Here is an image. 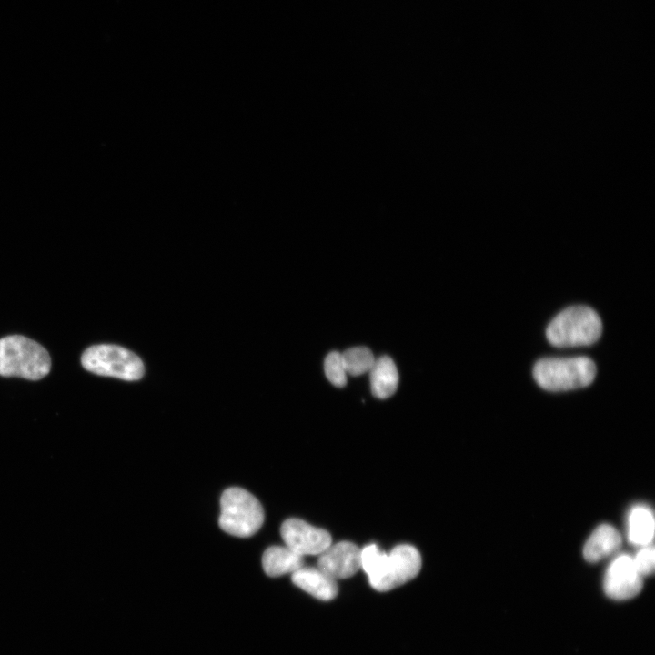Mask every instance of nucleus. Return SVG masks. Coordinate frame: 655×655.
<instances>
[{"mask_svg": "<svg viewBox=\"0 0 655 655\" xmlns=\"http://www.w3.org/2000/svg\"><path fill=\"white\" fill-rule=\"evenodd\" d=\"M361 569L370 586L378 591H388L413 579L421 569L418 550L408 544L394 547L389 553L381 551L376 544L360 550Z\"/></svg>", "mask_w": 655, "mask_h": 655, "instance_id": "obj_1", "label": "nucleus"}, {"mask_svg": "<svg viewBox=\"0 0 655 655\" xmlns=\"http://www.w3.org/2000/svg\"><path fill=\"white\" fill-rule=\"evenodd\" d=\"M51 368V358L39 343L20 335L0 339V375L38 380Z\"/></svg>", "mask_w": 655, "mask_h": 655, "instance_id": "obj_2", "label": "nucleus"}, {"mask_svg": "<svg viewBox=\"0 0 655 655\" xmlns=\"http://www.w3.org/2000/svg\"><path fill=\"white\" fill-rule=\"evenodd\" d=\"M602 331L599 315L586 306H574L558 314L549 324L546 336L557 348H569L594 343Z\"/></svg>", "mask_w": 655, "mask_h": 655, "instance_id": "obj_3", "label": "nucleus"}, {"mask_svg": "<svg viewBox=\"0 0 655 655\" xmlns=\"http://www.w3.org/2000/svg\"><path fill=\"white\" fill-rule=\"evenodd\" d=\"M264 522V510L257 498L244 489H227L220 499L219 526L227 533L247 538Z\"/></svg>", "mask_w": 655, "mask_h": 655, "instance_id": "obj_4", "label": "nucleus"}, {"mask_svg": "<svg viewBox=\"0 0 655 655\" xmlns=\"http://www.w3.org/2000/svg\"><path fill=\"white\" fill-rule=\"evenodd\" d=\"M533 376L546 390L565 391L590 385L596 376V366L586 357L543 358L535 364Z\"/></svg>", "mask_w": 655, "mask_h": 655, "instance_id": "obj_5", "label": "nucleus"}, {"mask_svg": "<svg viewBox=\"0 0 655 655\" xmlns=\"http://www.w3.org/2000/svg\"><path fill=\"white\" fill-rule=\"evenodd\" d=\"M81 363L94 374L128 381L140 379L145 371L142 360L136 354L116 345L101 344L86 348Z\"/></svg>", "mask_w": 655, "mask_h": 655, "instance_id": "obj_6", "label": "nucleus"}, {"mask_svg": "<svg viewBox=\"0 0 655 655\" xmlns=\"http://www.w3.org/2000/svg\"><path fill=\"white\" fill-rule=\"evenodd\" d=\"M285 545L296 553L320 555L331 544L330 534L323 529L314 527L299 519H288L280 528Z\"/></svg>", "mask_w": 655, "mask_h": 655, "instance_id": "obj_7", "label": "nucleus"}, {"mask_svg": "<svg viewBox=\"0 0 655 655\" xmlns=\"http://www.w3.org/2000/svg\"><path fill=\"white\" fill-rule=\"evenodd\" d=\"M642 588V576L637 570L633 558L620 555L610 564L604 578V591L610 598L625 600L635 597Z\"/></svg>", "mask_w": 655, "mask_h": 655, "instance_id": "obj_8", "label": "nucleus"}, {"mask_svg": "<svg viewBox=\"0 0 655 655\" xmlns=\"http://www.w3.org/2000/svg\"><path fill=\"white\" fill-rule=\"evenodd\" d=\"M360 550L349 541L331 544L319 555L317 567L336 580L348 579L361 569Z\"/></svg>", "mask_w": 655, "mask_h": 655, "instance_id": "obj_9", "label": "nucleus"}, {"mask_svg": "<svg viewBox=\"0 0 655 655\" xmlns=\"http://www.w3.org/2000/svg\"><path fill=\"white\" fill-rule=\"evenodd\" d=\"M292 582L311 596L329 601L338 595L337 580L318 567L303 566L291 574Z\"/></svg>", "mask_w": 655, "mask_h": 655, "instance_id": "obj_10", "label": "nucleus"}, {"mask_svg": "<svg viewBox=\"0 0 655 655\" xmlns=\"http://www.w3.org/2000/svg\"><path fill=\"white\" fill-rule=\"evenodd\" d=\"M372 394L386 399L391 397L398 386V372L394 361L388 356L376 358L369 369Z\"/></svg>", "mask_w": 655, "mask_h": 655, "instance_id": "obj_11", "label": "nucleus"}, {"mask_svg": "<svg viewBox=\"0 0 655 655\" xmlns=\"http://www.w3.org/2000/svg\"><path fill=\"white\" fill-rule=\"evenodd\" d=\"M262 566L269 577L292 574L304 566L303 556L287 546H272L262 556Z\"/></svg>", "mask_w": 655, "mask_h": 655, "instance_id": "obj_12", "label": "nucleus"}, {"mask_svg": "<svg viewBox=\"0 0 655 655\" xmlns=\"http://www.w3.org/2000/svg\"><path fill=\"white\" fill-rule=\"evenodd\" d=\"M621 545V537L612 526L602 524L599 526L587 540L584 549V558L590 562H597L617 551Z\"/></svg>", "mask_w": 655, "mask_h": 655, "instance_id": "obj_13", "label": "nucleus"}, {"mask_svg": "<svg viewBox=\"0 0 655 655\" xmlns=\"http://www.w3.org/2000/svg\"><path fill=\"white\" fill-rule=\"evenodd\" d=\"M654 535V518L645 506H635L629 515V540L635 545L650 544Z\"/></svg>", "mask_w": 655, "mask_h": 655, "instance_id": "obj_14", "label": "nucleus"}, {"mask_svg": "<svg viewBox=\"0 0 655 655\" xmlns=\"http://www.w3.org/2000/svg\"><path fill=\"white\" fill-rule=\"evenodd\" d=\"M341 358L346 373L353 377L368 372L376 359L366 347L350 348L341 354Z\"/></svg>", "mask_w": 655, "mask_h": 655, "instance_id": "obj_15", "label": "nucleus"}, {"mask_svg": "<svg viewBox=\"0 0 655 655\" xmlns=\"http://www.w3.org/2000/svg\"><path fill=\"white\" fill-rule=\"evenodd\" d=\"M324 370L328 379L338 388L347 384V373L342 362L341 354L332 351L328 354L324 361Z\"/></svg>", "mask_w": 655, "mask_h": 655, "instance_id": "obj_16", "label": "nucleus"}, {"mask_svg": "<svg viewBox=\"0 0 655 655\" xmlns=\"http://www.w3.org/2000/svg\"><path fill=\"white\" fill-rule=\"evenodd\" d=\"M634 565L641 576L650 575L654 571L655 551L653 545L642 546L633 559Z\"/></svg>", "mask_w": 655, "mask_h": 655, "instance_id": "obj_17", "label": "nucleus"}]
</instances>
